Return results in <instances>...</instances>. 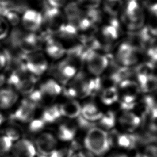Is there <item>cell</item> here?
Returning a JSON list of instances; mask_svg holds the SVG:
<instances>
[{
  "label": "cell",
  "instance_id": "obj_13",
  "mask_svg": "<svg viewBox=\"0 0 157 157\" xmlns=\"http://www.w3.org/2000/svg\"><path fill=\"white\" fill-rule=\"evenodd\" d=\"M34 142L37 153L44 156L50 155L60 144L53 131L47 129L36 136Z\"/></svg>",
  "mask_w": 157,
  "mask_h": 157
},
{
  "label": "cell",
  "instance_id": "obj_30",
  "mask_svg": "<svg viewBox=\"0 0 157 157\" xmlns=\"http://www.w3.org/2000/svg\"><path fill=\"white\" fill-rule=\"evenodd\" d=\"M3 17L7 21L9 24L13 26H17L20 21L18 13L13 11L6 12L3 15Z\"/></svg>",
  "mask_w": 157,
  "mask_h": 157
},
{
  "label": "cell",
  "instance_id": "obj_35",
  "mask_svg": "<svg viewBox=\"0 0 157 157\" xmlns=\"http://www.w3.org/2000/svg\"><path fill=\"white\" fill-rule=\"evenodd\" d=\"M67 0H46L47 4L50 7L59 9L66 4Z\"/></svg>",
  "mask_w": 157,
  "mask_h": 157
},
{
  "label": "cell",
  "instance_id": "obj_19",
  "mask_svg": "<svg viewBox=\"0 0 157 157\" xmlns=\"http://www.w3.org/2000/svg\"><path fill=\"white\" fill-rule=\"evenodd\" d=\"M104 109L114 108L119 100L117 87H102L94 96Z\"/></svg>",
  "mask_w": 157,
  "mask_h": 157
},
{
  "label": "cell",
  "instance_id": "obj_2",
  "mask_svg": "<svg viewBox=\"0 0 157 157\" xmlns=\"http://www.w3.org/2000/svg\"><path fill=\"white\" fill-rule=\"evenodd\" d=\"M80 140L82 148L97 157H104L112 149L110 132L97 126L85 129Z\"/></svg>",
  "mask_w": 157,
  "mask_h": 157
},
{
  "label": "cell",
  "instance_id": "obj_22",
  "mask_svg": "<svg viewBox=\"0 0 157 157\" xmlns=\"http://www.w3.org/2000/svg\"><path fill=\"white\" fill-rule=\"evenodd\" d=\"M119 110L114 108L105 109L101 119L96 123L97 126L110 132L115 129L117 126Z\"/></svg>",
  "mask_w": 157,
  "mask_h": 157
},
{
  "label": "cell",
  "instance_id": "obj_32",
  "mask_svg": "<svg viewBox=\"0 0 157 157\" xmlns=\"http://www.w3.org/2000/svg\"><path fill=\"white\" fill-rule=\"evenodd\" d=\"M104 157H132V156L126 151L112 148Z\"/></svg>",
  "mask_w": 157,
  "mask_h": 157
},
{
  "label": "cell",
  "instance_id": "obj_16",
  "mask_svg": "<svg viewBox=\"0 0 157 157\" xmlns=\"http://www.w3.org/2000/svg\"><path fill=\"white\" fill-rule=\"evenodd\" d=\"M139 51L124 42L118 48L115 55V62L121 67L131 68L139 63Z\"/></svg>",
  "mask_w": 157,
  "mask_h": 157
},
{
  "label": "cell",
  "instance_id": "obj_9",
  "mask_svg": "<svg viewBox=\"0 0 157 157\" xmlns=\"http://www.w3.org/2000/svg\"><path fill=\"white\" fill-rule=\"evenodd\" d=\"M112 148L130 153L137 150L138 139L135 133L123 132L115 129L110 132Z\"/></svg>",
  "mask_w": 157,
  "mask_h": 157
},
{
  "label": "cell",
  "instance_id": "obj_11",
  "mask_svg": "<svg viewBox=\"0 0 157 157\" xmlns=\"http://www.w3.org/2000/svg\"><path fill=\"white\" fill-rule=\"evenodd\" d=\"M142 123V117L134 110L119 111L115 129L123 132L135 133L140 129Z\"/></svg>",
  "mask_w": 157,
  "mask_h": 157
},
{
  "label": "cell",
  "instance_id": "obj_37",
  "mask_svg": "<svg viewBox=\"0 0 157 157\" xmlns=\"http://www.w3.org/2000/svg\"><path fill=\"white\" fill-rule=\"evenodd\" d=\"M7 78L3 74L0 73V88H2V86L6 83Z\"/></svg>",
  "mask_w": 157,
  "mask_h": 157
},
{
  "label": "cell",
  "instance_id": "obj_23",
  "mask_svg": "<svg viewBox=\"0 0 157 157\" xmlns=\"http://www.w3.org/2000/svg\"><path fill=\"white\" fill-rule=\"evenodd\" d=\"M19 99L18 92L10 86L0 88V110H8L13 107Z\"/></svg>",
  "mask_w": 157,
  "mask_h": 157
},
{
  "label": "cell",
  "instance_id": "obj_26",
  "mask_svg": "<svg viewBox=\"0 0 157 157\" xmlns=\"http://www.w3.org/2000/svg\"><path fill=\"white\" fill-rule=\"evenodd\" d=\"M3 135L7 136L13 142L22 138L23 129L16 122L11 121L3 129Z\"/></svg>",
  "mask_w": 157,
  "mask_h": 157
},
{
  "label": "cell",
  "instance_id": "obj_4",
  "mask_svg": "<svg viewBox=\"0 0 157 157\" xmlns=\"http://www.w3.org/2000/svg\"><path fill=\"white\" fill-rule=\"evenodd\" d=\"M117 90L119 111L134 110L142 92L137 82L133 78H126L117 86Z\"/></svg>",
  "mask_w": 157,
  "mask_h": 157
},
{
  "label": "cell",
  "instance_id": "obj_27",
  "mask_svg": "<svg viewBox=\"0 0 157 157\" xmlns=\"http://www.w3.org/2000/svg\"><path fill=\"white\" fill-rule=\"evenodd\" d=\"M39 111V110H38ZM28 130L31 134L36 136L46 129L47 125L40 118L37 112L36 117L28 124Z\"/></svg>",
  "mask_w": 157,
  "mask_h": 157
},
{
  "label": "cell",
  "instance_id": "obj_10",
  "mask_svg": "<svg viewBox=\"0 0 157 157\" xmlns=\"http://www.w3.org/2000/svg\"><path fill=\"white\" fill-rule=\"evenodd\" d=\"M24 63L28 73L38 79L48 69V63L45 56L38 51L26 54Z\"/></svg>",
  "mask_w": 157,
  "mask_h": 157
},
{
  "label": "cell",
  "instance_id": "obj_20",
  "mask_svg": "<svg viewBox=\"0 0 157 157\" xmlns=\"http://www.w3.org/2000/svg\"><path fill=\"white\" fill-rule=\"evenodd\" d=\"M21 21L26 31L34 33L42 25L43 15L36 10L28 9L23 13Z\"/></svg>",
  "mask_w": 157,
  "mask_h": 157
},
{
  "label": "cell",
  "instance_id": "obj_15",
  "mask_svg": "<svg viewBox=\"0 0 157 157\" xmlns=\"http://www.w3.org/2000/svg\"><path fill=\"white\" fill-rule=\"evenodd\" d=\"M42 15L43 23L45 25L50 35L56 34L66 24L64 23L65 16L59 9L50 7L47 4L44 7V12Z\"/></svg>",
  "mask_w": 157,
  "mask_h": 157
},
{
  "label": "cell",
  "instance_id": "obj_31",
  "mask_svg": "<svg viewBox=\"0 0 157 157\" xmlns=\"http://www.w3.org/2000/svg\"><path fill=\"white\" fill-rule=\"evenodd\" d=\"M9 31V23L2 16L0 15V40L4 39Z\"/></svg>",
  "mask_w": 157,
  "mask_h": 157
},
{
  "label": "cell",
  "instance_id": "obj_14",
  "mask_svg": "<svg viewBox=\"0 0 157 157\" xmlns=\"http://www.w3.org/2000/svg\"><path fill=\"white\" fill-rule=\"evenodd\" d=\"M80 117L88 123H97L102 117L105 109L95 96H91L81 101Z\"/></svg>",
  "mask_w": 157,
  "mask_h": 157
},
{
  "label": "cell",
  "instance_id": "obj_28",
  "mask_svg": "<svg viewBox=\"0 0 157 157\" xmlns=\"http://www.w3.org/2000/svg\"><path fill=\"white\" fill-rule=\"evenodd\" d=\"M74 150L70 144H60L59 145L47 156L37 154V157H72Z\"/></svg>",
  "mask_w": 157,
  "mask_h": 157
},
{
  "label": "cell",
  "instance_id": "obj_5",
  "mask_svg": "<svg viewBox=\"0 0 157 157\" xmlns=\"http://www.w3.org/2000/svg\"><path fill=\"white\" fill-rule=\"evenodd\" d=\"M81 126L77 119L62 118L54 125L53 130L60 144H70L80 136Z\"/></svg>",
  "mask_w": 157,
  "mask_h": 157
},
{
  "label": "cell",
  "instance_id": "obj_18",
  "mask_svg": "<svg viewBox=\"0 0 157 157\" xmlns=\"http://www.w3.org/2000/svg\"><path fill=\"white\" fill-rule=\"evenodd\" d=\"M10 153L12 157H37L38 154L34 141L23 137L13 143Z\"/></svg>",
  "mask_w": 157,
  "mask_h": 157
},
{
  "label": "cell",
  "instance_id": "obj_8",
  "mask_svg": "<svg viewBox=\"0 0 157 157\" xmlns=\"http://www.w3.org/2000/svg\"><path fill=\"white\" fill-rule=\"evenodd\" d=\"M84 63L85 71L95 77L102 76L110 65L109 59L107 56L91 50L88 52Z\"/></svg>",
  "mask_w": 157,
  "mask_h": 157
},
{
  "label": "cell",
  "instance_id": "obj_12",
  "mask_svg": "<svg viewBox=\"0 0 157 157\" xmlns=\"http://www.w3.org/2000/svg\"><path fill=\"white\" fill-rule=\"evenodd\" d=\"M39 107L25 97L10 115V120L14 122L28 124L36 117Z\"/></svg>",
  "mask_w": 157,
  "mask_h": 157
},
{
  "label": "cell",
  "instance_id": "obj_33",
  "mask_svg": "<svg viewBox=\"0 0 157 157\" xmlns=\"http://www.w3.org/2000/svg\"><path fill=\"white\" fill-rule=\"evenodd\" d=\"M101 0H78L80 4L83 5L87 9H96Z\"/></svg>",
  "mask_w": 157,
  "mask_h": 157
},
{
  "label": "cell",
  "instance_id": "obj_1",
  "mask_svg": "<svg viewBox=\"0 0 157 157\" xmlns=\"http://www.w3.org/2000/svg\"><path fill=\"white\" fill-rule=\"evenodd\" d=\"M101 88L100 77H93L85 71L80 70L74 78L63 86V95L82 101L95 96Z\"/></svg>",
  "mask_w": 157,
  "mask_h": 157
},
{
  "label": "cell",
  "instance_id": "obj_21",
  "mask_svg": "<svg viewBox=\"0 0 157 157\" xmlns=\"http://www.w3.org/2000/svg\"><path fill=\"white\" fill-rule=\"evenodd\" d=\"M38 113L47 126L55 125L62 118L57 102L40 106Z\"/></svg>",
  "mask_w": 157,
  "mask_h": 157
},
{
  "label": "cell",
  "instance_id": "obj_7",
  "mask_svg": "<svg viewBox=\"0 0 157 157\" xmlns=\"http://www.w3.org/2000/svg\"><path fill=\"white\" fill-rule=\"evenodd\" d=\"M122 17L129 30L140 29L144 23V13L137 0H127Z\"/></svg>",
  "mask_w": 157,
  "mask_h": 157
},
{
  "label": "cell",
  "instance_id": "obj_25",
  "mask_svg": "<svg viewBox=\"0 0 157 157\" xmlns=\"http://www.w3.org/2000/svg\"><path fill=\"white\" fill-rule=\"evenodd\" d=\"M120 31L119 22L115 19H112L110 24L104 26L102 29V34L104 40L110 45L112 42L118 38Z\"/></svg>",
  "mask_w": 157,
  "mask_h": 157
},
{
  "label": "cell",
  "instance_id": "obj_38",
  "mask_svg": "<svg viewBox=\"0 0 157 157\" xmlns=\"http://www.w3.org/2000/svg\"><path fill=\"white\" fill-rule=\"evenodd\" d=\"M5 117H4V115L2 113V112H1V110H0V128L1 127V126L5 122Z\"/></svg>",
  "mask_w": 157,
  "mask_h": 157
},
{
  "label": "cell",
  "instance_id": "obj_6",
  "mask_svg": "<svg viewBox=\"0 0 157 157\" xmlns=\"http://www.w3.org/2000/svg\"><path fill=\"white\" fill-rule=\"evenodd\" d=\"M80 62L67 56L57 63L52 69L51 75L63 86L67 85L80 71Z\"/></svg>",
  "mask_w": 157,
  "mask_h": 157
},
{
  "label": "cell",
  "instance_id": "obj_24",
  "mask_svg": "<svg viewBox=\"0 0 157 157\" xmlns=\"http://www.w3.org/2000/svg\"><path fill=\"white\" fill-rule=\"evenodd\" d=\"M46 41L45 52L51 58L53 59H59L65 55L66 49L63 45L58 40L52 39L50 35L45 38Z\"/></svg>",
  "mask_w": 157,
  "mask_h": 157
},
{
  "label": "cell",
  "instance_id": "obj_29",
  "mask_svg": "<svg viewBox=\"0 0 157 157\" xmlns=\"http://www.w3.org/2000/svg\"><path fill=\"white\" fill-rule=\"evenodd\" d=\"M13 142L7 136L2 134L0 136V157L6 156L11 152Z\"/></svg>",
  "mask_w": 157,
  "mask_h": 157
},
{
  "label": "cell",
  "instance_id": "obj_34",
  "mask_svg": "<svg viewBox=\"0 0 157 157\" xmlns=\"http://www.w3.org/2000/svg\"><path fill=\"white\" fill-rule=\"evenodd\" d=\"M72 157H97L90 151L81 148L77 150H75L72 156Z\"/></svg>",
  "mask_w": 157,
  "mask_h": 157
},
{
  "label": "cell",
  "instance_id": "obj_36",
  "mask_svg": "<svg viewBox=\"0 0 157 157\" xmlns=\"http://www.w3.org/2000/svg\"><path fill=\"white\" fill-rule=\"evenodd\" d=\"M7 64V57L5 48L0 46V71L5 69Z\"/></svg>",
  "mask_w": 157,
  "mask_h": 157
},
{
  "label": "cell",
  "instance_id": "obj_3",
  "mask_svg": "<svg viewBox=\"0 0 157 157\" xmlns=\"http://www.w3.org/2000/svg\"><path fill=\"white\" fill-rule=\"evenodd\" d=\"M63 86L52 76L37 82L35 89L26 98L39 107L56 103L62 96Z\"/></svg>",
  "mask_w": 157,
  "mask_h": 157
},
{
  "label": "cell",
  "instance_id": "obj_39",
  "mask_svg": "<svg viewBox=\"0 0 157 157\" xmlns=\"http://www.w3.org/2000/svg\"><path fill=\"white\" fill-rule=\"evenodd\" d=\"M1 157H12V156H1Z\"/></svg>",
  "mask_w": 157,
  "mask_h": 157
},
{
  "label": "cell",
  "instance_id": "obj_17",
  "mask_svg": "<svg viewBox=\"0 0 157 157\" xmlns=\"http://www.w3.org/2000/svg\"><path fill=\"white\" fill-rule=\"evenodd\" d=\"M62 118L75 120L81 115V101L64 95L56 102Z\"/></svg>",
  "mask_w": 157,
  "mask_h": 157
}]
</instances>
